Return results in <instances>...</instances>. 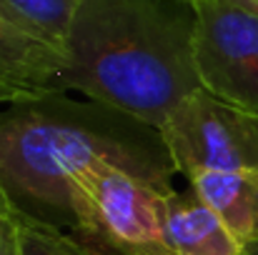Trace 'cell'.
I'll return each instance as SVG.
<instances>
[{"label":"cell","instance_id":"obj_12","mask_svg":"<svg viewBox=\"0 0 258 255\" xmlns=\"http://www.w3.org/2000/svg\"><path fill=\"white\" fill-rule=\"evenodd\" d=\"M188 5H231V8H241V10H248V13H256L258 15V0H185Z\"/></svg>","mask_w":258,"mask_h":255},{"label":"cell","instance_id":"obj_13","mask_svg":"<svg viewBox=\"0 0 258 255\" xmlns=\"http://www.w3.org/2000/svg\"><path fill=\"white\" fill-rule=\"evenodd\" d=\"M0 210H5V213H10V215H23V213H18V208L10 203L8 193L3 190V185H0Z\"/></svg>","mask_w":258,"mask_h":255},{"label":"cell","instance_id":"obj_11","mask_svg":"<svg viewBox=\"0 0 258 255\" xmlns=\"http://www.w3.org/2000/svg\"><path fill=\"white\" fill-rule=\"evenodd\" d=\"M20 215H10L0 210V255H20V233H18Z\"/></svg>","mask_w":258,"mask_h":255},{"label":"cell","instance_id":"obj_4","mask_svg":"<svg viewBox=\"0 0 258 255\" xmlns=\"http://www.w3.org/2000/svg\"><path fill=\"white\" fill-rule=\"evenodd\" d=\"M180 175L236 170L258 175V115L228 105L206 90L188 95L161 125Z\"/></svg>","mask_w":258,"mask_h":255},{"label":"cell","instance_id":"obj_8","mask_svg":"<svg viewBox=\"0 0 258 255\" xmlns=\"http://www.w3.org/2000/svg\"><path fill=\"white\" fill-rule=\"evenodd\" d=\"M193 193L231 228L243 245L258 243V175L236 170H196Z\"/></svg>","mask_w":258,"mask_h":255},{"label":"cell","instance_id":"obj_2","mask_svg":"<svg viewBox=\"0 0 258 255\" xmlns=\"http://www.w3.org/2000/svg\"><path fill=\"white\" fill-rule=\"evenodd\" d=\"M193 33L196 10L185 0H83L66 40L60 90L86 93L161 130L203 90Z\"/></svg>","mask_w":258,"mask_h":255},{"label":"cell","instance_id":"obj_3","mask_svg":"<svg viewBox=\"0 0 258 255\" xmlns=\"http://www.w3.org/2000/svg\"><path fill=\"white\" fill-rule=\"evenodd\" d=\"M166 195L113 163H95L71 180L73 230L103 255H175L166 228Z\"/></svg>","mask_w":258,"mask_h":255},{"label":"cell","instance_id":"obj_6","mask_svg":"<svg viewBox=\"0 0 258 255\" xmlns=\"http://www.w3.org/2000/svg\"><path fill=\"white\" fill-rule=\"evenodd\" d=\"M66 70V53L0 13V103L40 98L63 93L60 75Z\"/></svg>","mask_w":258,"mask_h":255},{"label":"cell","instance_id":"obj_9","mask_svg":"<svg viewBox=\"0 0 258 255\" xmlns=\"http://www.w3.org/2000/svg\"><path fill=\"white\" fill-rule=\"evenodd\" d=\"M81 3L83 0H0V13L30 35L66 53V40Z\"/></svg>","mask_w":258,"mask_h":255},{"label":"cell","instance_id":"obj_5","mask_svg":"<svg viewBox=\"0 0 258 255\" xmlns=\"http://www.w3.org/2000/svg\"><path fill=\"white\" fill-rule=\"evenodd\" d=\"M193 10L201 88L258 115V15L231 5H196Z\"/></svg>","mask_w":258,"mask_h":255},{"label":"cell","instance_id":"obj_10","mask_svg":"<svg viewBox=\"0 0 258 255\" xmlns=\"http://www.w3.org/2000/svg\"><path fill=\"white\" fill-rule=\"evenodd\" d=\"M18 233L20 255H103L100 250L90 248L86 240L66 235L63 228L33 220L28 215H20Z\"/></svg>","mask_w":258,"mask_h":255},{"label":"cell","instance_id":"obj_14","mask_svg":"<svg viewBox=\"0 0 258 255\" xmlns=\"http://www.w3.org/2000/svg\"><path fill=\"white\" fill-rule=\"evenodd\" d=\"M248 255H258V243H256V245H251V248H248Z\"/></svg>","mask_w":258,"mask_h":255},{"label":"cell","instance_id":"obj_1","mask_svg":"<svg viewBox=\"0 0 258 255\" xmlns=\"http://www.w3.org/2000/svg\"><path fill=\"white\" fill-rule=\"evenodd\" d=\"M113 163L163 193L178 168L158 128L98 100L48 93L0 110V185L18 213L76 228L71 180Z\"/></svg>","mask_w":258,"mask_h":255},{"label":"cell","instance_id":"obj_7","mask_svg":"<svg viewBox=\"0 0 258 255\" xmlns=\"http://www.w3.org/2000/svg\"><path fill=\"white\" fill-rule=\"evenodd\" d=\"M166 228L175 255H248V245L231 233L193 188L166 195Z\"/></svg>","mask_w":258,"mask_h":255}]
</instances>
